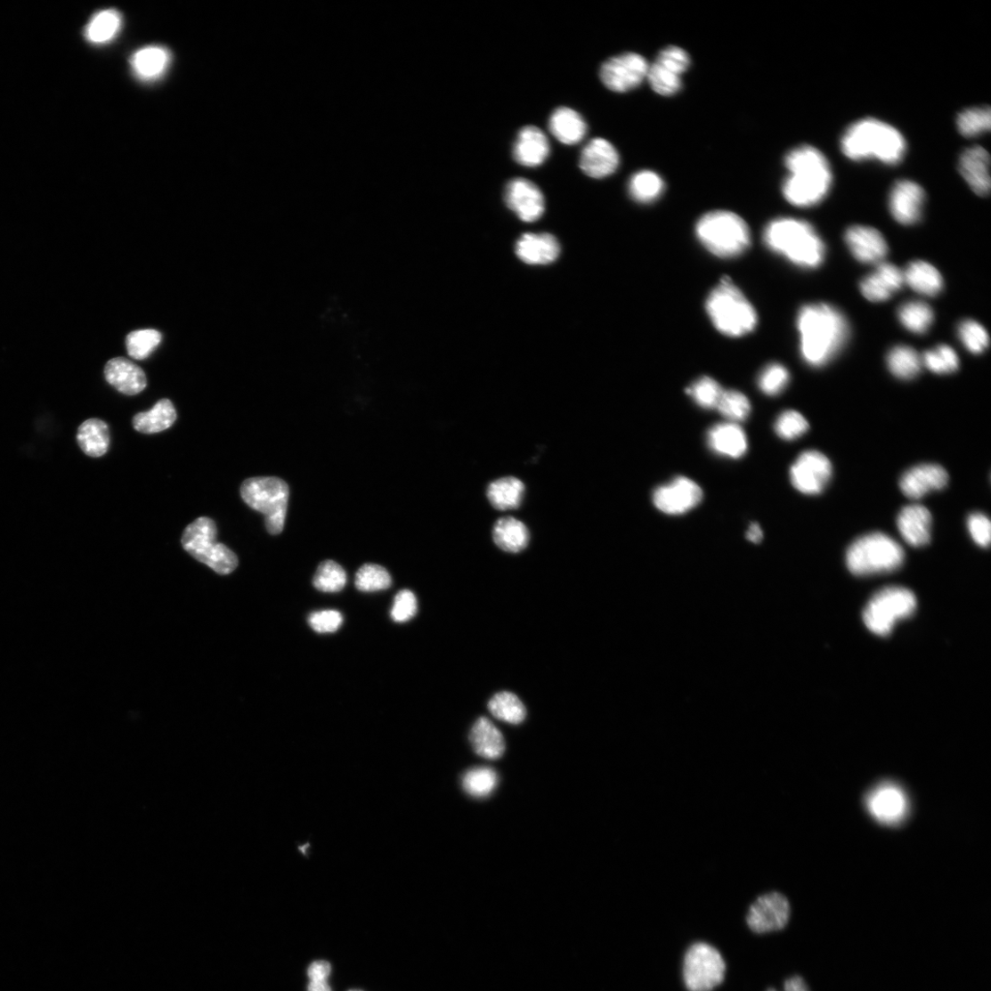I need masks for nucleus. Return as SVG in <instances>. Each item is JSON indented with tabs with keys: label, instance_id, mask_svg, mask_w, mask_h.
<instances>
[{
	"label": "nucleus",
	"instance_id": "1",
	"mask_svg": "<svg viewBox=\"0 0 991 991\" xmlns=\"http://www.w3.org/2000/svg\"><path fill=\"white\" fill-rule=\"evenodd\" d=\"M800 353L810 367L828 364L847 344L850 329L845 315L832 305L818 304L802 307L797 319Z\"/></svg>",
	"mask_w": 991,
	"mask_h": 991
},
{
	"label": "nucleus",
	"instance_id": "2",
	"mask_svg": "<svg viewBox=\"0 0 991 991\" xmlns=\"http://www.w3.org/2000/svg\"><path fill=\"white\" fill-rule=\"evenodd\" d=\"M790 175L783 192L792 205L805 207L819 204L829 193L833 175L824 155L816 147L802 145L786 156Z\"/></svg>",
	"mask_w": 991,
	"mask_h": 991
},
{
	"label": "nucleus",
	"instance_id": "3",
	"mask_svg": "<svg viewBox=\"0 0 991 991\" xmlns=\"http://www.w3.org/2000/svg\"><path fill=\"white\" fill-rule=\"evenodd\" d=\"M841 149L853 161L875 159L892 166L903 160L906 142L893 126L876 118H864L846 131Z\"/></svg>",
	"mask_w": 991,
	"mask_h": 991
},
{
	"label": "nucleus",
	"instance_id": "4",
	"mask_svg": "<svg viewBox=\"0 0 991 991\" xmlns=\"http://www.w3.org/2000/svg\"><path fill=\"white\" fill-rule=\"evenodd\" d=\"M764 242L774 253L806 269L820 266L825 257V246L815 228L794 218H778L764 231Z\"/></svg>",
	"mask_w": 991,
	"mask_h": 991
},
{
	"label": "nucleus",
	"instance_id": "5",
	"mask_svg": "<svg viewBox=\"0 0 991 991\" xmlns=\"http://www.w3.org/2000/svg\"><path fill=\"white\" fill-rule=\"evenodd\" d=\"M706 311L719 332L729 337L746 336L758 324L755 308L728 278L712 289L706 300Z\"/></svg>",
	"mask_w": 991,
	"mask_h": 991
},
{
	"label": "nucleus",
	"instance_id": "6",
	"mask_svg": "<svg viewBox=\"0 0 991 991\" xmlns=\"http://www.w3.org/2000/svg\"><path fill=\"white\" fill-rule=\"evenodd\" d=\"M701 244L720 258H735L751 245V233L746 223L727 210H714L703 215L696 225Z\"/></svg>",
	"mask_w": 991,
	"mask_h": 991
},
{
	"label": "nucleus",
	"instance_id": "7",
	"mask_svg": "<svg viewBox=\"0 0 991 991\" xmlns=\"http://www.w3.org/2000/svg\"><path fill=\"white\" fill-rule=\"evenodd\" d=\"M905 551L894 539L882 532L865 534L850 546L847 565L857 576H869L894 572L902 566Z\"/></svg>",
	"mask_w": 991,
	"mask_h": 991
},
{
	"label": "nucleus",
	"instance_id": "8",
	"mask_svg": "<svg viewBox=\"0 0 991 991\" xmlns=\"http://www.w3.org/2000/svg\"><path fill=\"white\" fill-rule=\"evenodd\" d=\"M244 501L265 518L270 534L277 535L285 527L289 489L284 480L275 476L248 478L241 487Z\"/></svg>",
	"mask_w": 991,
	"mask_h": 991
},
{
	"label": "nucleus",
	"instance_id": "9",
	"mask_svg": "<svg viewBox=\"0 0 991 991\" xmlns=\"http://www.w3.org/2000/svg\"><path fill=\"white\" fill-rule=\"evenodd\" d=\"M217 526L214 520L200 517L191 524L183 536L184 549L198 561L221 575L234 572L237 556L223 544L217 542Z\"/></svg>",
	"mask_w": 991,
	"mask_h": 991
},
{
	"label": "nucleus",
	"instance_id": "10",
	"mask_svg": "<svg viewBox=\"0 0 991 991\" xmlns=\"http://www.w3.org/2000/svg\"><path fill=\"white\" fill-rule=\"evenodd\" d=\"M917 607L914 594L905 588H886L869 600L863 620L873 634L881 637L891 633L895 624L913 615Z\"/></svg>",
	"mask_w": 991,
	"mask_h": 991
},
{
	"label": "nucleus",
	"instance_id": "11",
	"mask_svg": "<svg viewBox=\"0 0 991 991\" xmlns=\"http://www.w3.org/2000/svg\"><path fill=\"white\" fill-rule=\"evenodd\" d=\"M726 973V961L714 946L697 942L686 951L682 976L687 991H712L725 981Z\"/></svg>",
	"mask_w": 991,
	"mask_h": 991
},
{
	"label": "nucleus",
	"instance_id": "12",
	"mask_svg": "<svg viewBox=\"0 0 991 991\" xmlns=\"http://www.w3.org/2000/svg\"><path fill=\"white\" fill-rule=\"evenodd\" d=\"M650 65L639 53H625L607 60L599 77L612 92L624 93L638 87L646 79Z\"/></svg>",
	"mask_w": 991,
	"mask_h": 991
},
{
	"label": "nucleus",
	"instance_id": "13",
	"mask_svg": "<svg viewBox=\"0 0 991 991\" xmlns=\"http://www.w3.org/2000/svg\"><path fill=\"white\" fill-rule=\"evenodd\" d=\"M791 916L789 899L783 893L772 891L759 896L750 906L745 922L753 933L765 935L784 930Z\"/></svg>",
	"mask_w": 991,
	"mask_h": 991
},
{
	"label": "nucleus",
	"instance_id": "14",
	"mask_svg": "<svg viewBox=\"0 0 991 991\" xmlns=\"http://www.w3.org/2000/svg\"><path fill=\"white\" fill-rule=\"evenodd\" d=\"M832 473L830 460L824 454L810 450L802 453L792 465L791 480L800 492L817 495L828 485Z\"/></svg>",
	"mask_w": 991,
	"mask_h": 991
},
{
	"label": "nucleus",
	"instance_id": "15",
	"mask_svg": "<svg viewBox=\"0 0 991 991\" xmlns=\"http://www.w3.org/2000/svg\"><path fill=\"white\" fill-rule=\"evenodd\" d=\"M703 498L701 487L685 476H678L658 487L653 494L654 506L666 515H684L697 507Z\"/></svg>",
	"mask_w": 991,
	"mask_h": 991
},
{
	"label": "nucleus",
	"instance_id": "16",
	"mask_svg": "<svg viewBox=\"0 0 991 991\" xmlns=\"http://www.w3.org/2000/svg\"><path fill=\"white\" fill-rule=\"evenodd\" d=\"M866 808L876 821L884 824L902 823L908 812V800L899 787L883 784L866 797Z\"/></svg>",
	"mask_w": 991,
	"mask_h": 991
},
{
	"label": "nucleus",
	"instance_id": "17",
	"mask_svg": "<svg viewBox=\"0 0 991 991\" xmlns=\"http://www.w3.org/2000/svg\"><path fill=\"white\" fill-rule=\"evenodd\" d=\"M504 199L507 206L524 222H535L545 212L542 191L525 178L510 180L506 186Z\"/></svg>",
	"mask_w": 991,
	"mask_h": 991
},
{
	"label": "nucleus",
	"instance_id": "18",
	"mask_svg": "<svg viewBox=\"0 0 991 991\" xmlns=\"http://www.w3.org/2000/svg\"><path fill=\"white\" fill-rule=\"evenodd\" d=\"M925 194L922 188L911 180H900L889 194V209L893 218L904 225H913L922 217Z\"/></svg>",
	"mask_w": 991,
	"mask_h": 991
},
{
	"label": "nucleus",
	"instance_id": "19",
	"mask_svg": "<svg viewBox=\"0 0 991 991\" xmlns=\"http://www.w3.org/2000/svg\"><path fill=\"white\" fill-rule=\"evenodd\" d=\"M948 483V474L944 467L935 464L916 466L900 478L899 487L910 499L919 500L930 492L944 489Z\"/></svg>",
	"mask_w": 991,
	"mask_h": 991
},
{
	"label": "nucleus",
	"instance_id": "20",
	"mask_svg": "<svg viewBox=\"0 0 991 991\" xmlns=\"http://www.w3.org/2000/svg\"><path fill=\"white\" fill-rule=\"evenodd\" d=\"M620 156L614 145L604 138H595L583 148L580 167L588 176L600 179L616 172Z\"/></svg>",
	"mask_w": 991,
	"mask_h": 991
},
{
	"label": "nucleus",
	"instance_id": "21",
	"mask_svg": "<svg viewBox=\"0 0 991 991\" xmlns=\"http://www.w3.org/2000/svg\"><path fill=\"white\" fill-rule=\"evenodd\" d=\"M847 245L854 257L864 264H881L888 254L883 235L876 229L856 225L846 232Z\"/></svg>",
	"mask_w": 991,
	"mask_h": 991
},
{
	"label": "nucleus",
	"instance_id": "22",
	"mask_svg": "<svg viewBox=\"0 0 991 991\" xmlns=\"http://www.w3.org/2000/svg\"><path fill=\"white\" fill-rule=\"evenodd\" d=\"M902 270L889 263L879 264L875 272L865 277L860 283L864 296L873 303L887 302L905 285Z\"/></svg>",
	"mask_w": 991,
	"mask_h": 991
},
{
	"label": "nucleus",
	"instance_id": "23",
	"mask_svg": "<svg viewBox=\"0 0 991 991\" xmlns=\"http://www.w3.org/2000/svg\"><path fill=\"white\" fill-rule=\"evenodd\" d=\"M513 155L515 160L523 167H540L550 155L548 138L538 127L525 126L518 133Z\"/></svg>",
	"mask_w": 991,
	"mask_h": 991
},
{
	"label": "nucleus",
	"instance_id": "24",
	"mask_svg": "<svg viewBox=\"0 0 991 991\" xmlns=\"http://www.w3.org/2000/svg\"><path fill=\"white\" fill-rule=\"evenodd\" d=\"M932 522V516L929 509L924 506L914 504L900 510L897 525L900 534L910 546L921 548L930 542Z\"/></svg>",
	"mask_w": 991,
	"mask_h": 991
},
{
	"label": "nucleus",
	"instance_id": "25",
	"mask_svg": "<svg viewBox=\"0 0 991 991\" xmlns=\"http://www.w3.org/2000/svg\"><path fill=\"white\" fill-rule=\"evenodd\" d=\"M990 158L987 150L981 146L969 148L961 155L958 169L979 196L985 197L990 191Z\"/></svg>",
	"mask_w": 991,
	"mask_h": 991
},
{
	"label": "nucleus",
	"instance_id": "26",
	"mask_svg": "<svg viewBox=\"0 0 991 991\" xmlns=\"http://www.w3.org/2000/svg\"><path fill=\"white\" fill-rule=\"evenodd\" d=\"M105 378L118 392L134 396L142 392L147 386V379L143 370L131 360L124 357H116L107 363L105 367Z\"/></svg>",
	"mask_w": 991,
	"mask_h": 991
},
{
	"label": "nucleus",
	"instance_id": "27",
	"mask_svg": "<svg viewBox=\"0 0 991 991\" xmlns=\"http://www.w3.org/2000/svg\"><path fill=\"white\" fill-rule=\"evenodd\" d=\"M707 443L715 454L733 459L743 457L748 448L745 433L735 423L712 426L707 434Z\"/></svg>",
	"mask_w": 991,
	"mask_h": 991
},
{
	"label": "nucleus",
	"instance_id": "28",
	"mask_svg": "<svg viewBox=\"0 0 991 991\" xmlns=\"http://www.w3.org/2000/svg\"><path fill=\"white\" fill-rule=\"evenodd\" d=\"M516 255L529 264H548L557 259L560 247L548 233L524 234L516 244Z\"/></svg>",
	"mask_w": 991,
	"mask_h": 991
},
{
	"label": "nucleus",
	"instance_id": "29",
	"mask_svg": "<svg viewBox=\"0 0 991 991\" xmlns=\"http://www.w3.org/2000/svg\"><path fill=\"white\" fill-rule=\"evenodd\" d=\"M170 62V52L159 45L143 47L134 53L131 58L134 74L143 81H153L161 77L167 70Z\"/></svg>",
	"mask_w": 991,
	"mask_h": 991
},
{
	"label": "nucleus",
	"instance_id": "30",
	"mask_svg": "<svg viewBox=\"0 0 991 991\" xmlns=\"http://www.w3.org/2000/svg\"><path fill=\"white\" fill-rule=\"evenodd\" d=\"M475 752L489 759H500L505 751V740L500 731L486 717L475 720L469 735Z\"/></svg>",
	"mask_w": 991,
	"mask_h": 991
},
{
	"label": "nucleus",
	"instance_id": "31",
	"mask_svg": "<svg viewBox=\"0 0 991 991\" xmlns=\"http://www.w3.org/2000/svg\"><path fill=\"white\" fill-rule=\"evenodd\" d=\"M549 130L562 143L573 145L585 137L588 126L578 111L567 107H560L551 114Z\"/></svg>",
	"mask_w": 991,
	"mask_h": 991
},
{
	"label": "nucleus",
	"instance_id": "32",
	"mask_svg": "<svg viewBox=\"0 0 991 991\" xmlns=\"http://www.w3.org/2000/svg\"><path fill=\"white\" fill-rule=\"evenodd\" d=\"M492 538L500 550L518 554L528 548L531 535L528 527L522 521L508 516L496 522Z\"/></svg>",
	"mask_w": 991,
	"mask_h": 991
},
{
	"label": "nucleus",
	"instance_id": "33",
	"mask_svg": "<svg viewBox=\"0 0 991 991\" xmlns=\"http://www.w3.org/2000/svg\"><path fill=\"white\" fill-rule=\"evenodd\" d=\"M524 494L525 485L516 476L496 479L487 488V498L491 505L501 512L520 508Z\"/></svg>",
	"mask_w": 991,
	"mask_h": 991
},
{
	"label": "nucleus",
	"instance_id": "34",
	"mask_svg": "<svg viewBox=\"0 0 991 991\" xmlns=\"http://www.w3.org/2000/svg\"><path fill=\"white\" fill-rule=\"evenodd\" d=\"M77 440L86 456L101 458L108 452L110 447L109 427L100 418H89L79 426Z\"/></svg>",
	"mask_w": 991,
	"mask_h": 991
},
{
	"label": "nucleus",
	"instance_id": "35",
	"mask_svg": "<svg viewBox=\"0 0 991 991\" xmlns=\"http://www.w3.org/2000/svg\"><path fill=\"white\" fill-rule=\"evenodd\" d=\"M904 275L905 282L914 291L924 296H937L944 287L943 278L938 270L924 261L911 263Z\"/></svg>",
	"mask_w": 991,
	"mask_h": 991
},
{
	"label": "nucleus",
	"instance_id": "36",
	"mask_svg": "<svg viewBox=\"0 0 991 991\" xmlns=\"http://www.w3.org/2000/svg\"><path fill=\"white\" fill-rule=\"evenodd\" d=\"M176 419V410L171 401H159L152 410L136 414L133 418L134 428L142 434H158L169 429Z\"/></svg>",
	"mask_w": 991,
	"mask_h": 991
},
{
	"label": "nucleus",
	"instance_id": "37",
	"mask_svg": "<svg viewBox=\"0 0 991 991\" xmlns=\"http://www.w3.org/2000/svg\"><path fill=\"white\" fill-rule=\"evenodd\" d=\"M122 25L123 17L118 11H102L88 22L85 37L88 42L95 45L107 44L116 37Z\"/></svg>",
	"mask_w": 991,
	"mask_h": 991
},
{
	"label": "nucleus",
	"instance_id": "38",
	"mask_svg": "<svg viewBox=\"0 0 991 991\" xmlns=\"http://www.w3.org/2000/svg\"><path fill=\"white\" fill-rule=\"evenodd\" d=\"M665 191L662 177L651 170H642L630 177L628 191L632 199L647 204L658 199Z\"/></svg>",
	"mask_w": 991,
	"mask_h": 991
},
{
	"label": "nucleus",
	"instance_id": "39",
	"mask_svg": "<svg viewBox=\"0 0 991 991\" xmlns=\"http://www.w3.org/2000/svg\"><path fill=\"white\" fill-rule=\"evenodd\" d=\"M887 364L889 371L896 378L910 380L916 378L921 372L922 360L914 348L899 345L889 351Z\"/></svg>",
	"mask_w": 991,
	"mask_h": 991
},
{
	"label": "nucleus",
	"instance_id": "40",
	"mask_svg": "<svg viewBox=\"0 0 991 991\" xmlns=\"http://www.w3.org/2000/svg\"><path fill=\"white\" fill-rule=\"evenodd\" d=\"M488 709L496 719L509 725L522 724L527 714L522 700L510 692H500L493 695L488 703Z\"/></svg>",
	"mask_w": 991,
	"mask_h": 991
},
{
	"label": "nucleus",
	"instance_id": "41",
	"mask_svg": "<svg viewBox=\"0 0 991 991\" xmlns=\"http://www.w3.org/2000/svg\"><path fill=\"white\" fill-rule=\"evenodd\" d=\"M898 317L910 332L923 335L934 322L932 308L922 302H909L898 311Z\"/></svg>",
	"mask_w": 991,
	"mask_h": 991
},
{
	"label": "nucleus",
	"instance_id": "42",
	"mask_svg": "<svg viewBox=\"0 0 991 991\" xmlns=\"http://www.w3.org/2000/svg\"><path fill=\"white\" fill-rule=\"evenodd\" d=\"M498 785L497 773L490 768H475L468 770L462 778L464 791L475 798H485L492 793Z\"/></svg>",
	"mask_w": 991,
	"mask_h": 991
},
{
	"label": "nucleus",
	"instance_id": "43",
	"mask_svg": "<svg viewBox=\"0 0 991 991\" xmlns=\"http://www.w3.org/2000/svg\"><path fill=\"white\" fill-rule=\"evenodd\" d=\"M347 582L345 569L333 560L322 562L313 578V586L325 593H337L344 589Z\"/></svg>",
	"mask_w": 991,
	"mask_h": 991
},
{
	"label": "nucleus",
	"instance_id": "44",
	"mask_svg": "<svg viewBox=\"0 0 991 991\" xmlns=\"http://www.w3.org/2000/svg\"><path fill=\"white\" fill-rule=\"evenodd\" d=\"M957 129L961 134L971 138L990 130V109L972 108L961 112L956 119Z\"/></svg>",
	"mask_w": 991,
	"mask_h": 991
},
{
	"label": "nucleus",
	"instance_id": "45",
	"mask_svg": "<svg viewBox=\"0 0 991 991\" xmlns=\"http://www.w3.org/2000/svg\"><path fill=\"white\" fill-rule=\"evenodd\" d=\"M393 579L387 570L376 564H366L360 567L355 576V587L363 592H377L392 586Z\"/></svg>",
	"mask_w": 991,
	"mask_h": 991
},
{
	"label": "nucleus",
	"instance_id": "46",
	"mask_svg": "<svg viewBox=\"0 0 991 991\" xmlns=\"http://www.w3.org/2000/svg\"><path fill=\"white\" fill-rule=\"evenodd\" d=\"M724 389L710 377H703L686 388V394L702 408L716 409Z\"/></svg>",
	"mask_w": 991,
	"mask_h": 991
},
{
	"label": "nucleus",
	"instance_id": "47",
	"mask_svg": "<svg viewBox=\"0 0 991 991\" xmlns=\"http://www.w3.org/2000/svg\"><path fill=\"white\" fill-rule=\"evenodd\" d=\"M162 341V335L157 329H138L126 338L129 355L136 360H143L153 353Z\"/></svg>",
	"mask_w": 991,
	"mask_h": 991
},
{
	"label": "nucleus",
	"instance_id": "48",
	"mask_svg": "<svg viewBox=\"0 0 991 991\" xmlns=\"http://www.w3.org/2000/svg\"><path fill=\"white\" fill-rule=\"evenodd\" d=\"M922 360V364L930 371L938 375L952 374L959 368V359L955 351L945 345L927 351Z\"/></svg>",
	"mask_w": 991,
	"mask_h": 991
},
{
	"label": "nucleus",
	"instance_id": "49",
	"mask_svg": "<svg viewBox=\"0 0 991 991\" xmlns=\"http://www.w3.org/2000/svg\"><path fill=\"white\" fill-rule=\"evenodd\" d=\"M716 409L731 422H743L750 414L751 404L746 396L737 390H724Z\"/></svg>",
	"mask_w": 991,
	"mask_h": 991
},
{
	"label": "nucleus",
	"instance_id": "50",
	"mask_svg": "<svg viewBox=\"0 0 991 991\" xmlns=\"http://www.w3.org/2000/svg\"><path fill=\"white\" fill-rule=\"evenodd\" d=\"M646 79L651 87L661 96H673L682 87L681 76H678L655 63L649 67Z\"/></svg>",
	"mask_w": 991,
	"mask_h": 991
},
{
	"label": "nucleus",
	"instance_id": "51",
	"mask_svg": "<svg viewBox=\"0 0 991 991\" xmlns=\"http://www.w3.org/2000/svg\"><path fill=\"white\" fill-rule=\"evenodd\" d=\"M790 382L788 370L778 363L767 366L759 374L758 384L768 396H776L784 392Z\"/></svg>",
	"mask_w": 991,
	"mask_h": 991
},
{
	"label": "nucleus",
	"instance_id": "52",
	"mask_svg": "<svg viewBox=\"0 0 991 991\" xmlns=\"http://www.w3.org/2000/svg\"><path fill=\"white\" fill-rule=\"evenodd\" d=\"M958 336L961 342L972 353H983L989 345V337L985 328L972 320H966L960 323Z\"/></svg>",
	"mask_w": 991,
	"mask_h": 991
},
{
	"label": "nucleus",
	"instance_id": "53",
	"mask_svg": "<svg viewBox=\"0 0 991 991\" xmlns=\"http://www.w3.org/2000/svg\"><path fill=\"white\" fill-rule=\"evenodd\" d=\"M808 430L806 418L796 410H786L780 414L775 423L776 434L782 439L792 441L802 436Z\"/></svg>",
	"mask_w": 991,
	"mask_h": 991
},
{
	"label": "nucleus",
	"instance_id": "54",
	"mask_svg": "<svg viewBox=\"0 0 991 991\" xmlns=\"http://www.w3.org/2000/svg\"><path fill=\"white\" fill-rule=\"evenodd\" d=\"M654 63L678 76H682L690 66V57L680 47L668 46L659 53Z\"/></svg>",
	"mask_w": 991,
	"mask_h": 991
},
{
	"label": "nucleus",
	"instance_id": "55",
	"mask_svg": "<svg viewBox=\"0 0 991 991\" xmlns=\"http://www.w3.org/2000/svg\"><path fill=\"white\" fill-rule=\"evenodd\" d=\"M418 612V600L414 593L409 589L400 591L394 598L390 616L398 623L407 622Z\"/></svg>",
	"mask_w": 991,
	"mask_h": 991
},
{
	"label": "nucleus",
	"instance_id": "56",
	"mask_svg": "<svg viewBox=\"0 0 991 991\" xmlns=\"http://www.w3.org/2000/svg\"><path fill=\"white\" fill-rule=\"evenodd\" d=\"M308 622L319 634L336 633L344 622L341 613L335 610L315 612L309 616Z\"/></svg>",
	"mask_w": 991,
	"mask_h": 991
},
{
	"label": "nucleus",
	"instance_id": "57",
	"mask_svg": "<svg viewBox=\"0 0 991 991\" xmlns=\"http://www.w3.org/2000/svg\"><path fill=\"white\" fill-rule=\"evenodd\" d=\"M968 528L975 543L981 548L990 544L991 525L989 519L983 514H972L968 519Z\"/></svg>",
	"mask_w": 991,
	"mask_h": 991
},
{
	"label": "nucleus",
	"instance_id": "58",
	"mask_svg": "<svg viewBox=\"0 0 991 991\" xmlns=\"http://www.w3.org/2000/svg\"><path fill=\"white\" fill-rule=\"evenodd\" d=\"M332 971V967L327 961H315L308 969V977L311 981H327Z\"/></svg>",
	"mask_w": 991,
	"mask_h": 991
},
{
	"label": "nucleus",
	"instance_id": "59",
	"mask_svg": "<svg viewBox=\"0 0 991 991\" xmlns=\"http://www.w3.org/2000/svg\"><path fill=\"white\" fill-rule=\"evenodd\" d=\"M767 991L776 990L770 987ZM784 991H810V989L805 979L802 977L796 975L785 980L784 984Z\"/></svg>",
	"mask_w": 991,
	"mask_h": 991
},
{
	"label": "nucleus",
	"instance_id": "60",
	"mask_svg": "<svg viewBox=\"0 0 991 991\" xmlns=\"http://www.w3.org/2000/svg\"><path fill=\"white\" fill-rule=\"evenodd\" d=\"M763 536L764 534L761 527L758 524H751L746 532L747 540L754 544H760L762 542Z\"/></svg>",
	"mask_w": 991,
	"mask_h": 991
},
{
	"label": "nucleus",
	"instance_id": "61",
	"mask_svg": "<svg viewBox=\"0 0 991 991\" xmlns=\"http://www.w3.org/2000/svg\"><path fill=\"white\" fill-rule=\"evenodd\" d=\"M308 991H332L327 981H311Z\"/></svg>",
	"mask_w": 991,
	"mask_h": 991
},
{
	"label": "nucleus",
	"instance_id": "62",
	"mask_svg": "<svg viewBox=\"0 0 991 991\" xmlns=\"http://www.w3.org/2000/svg\"><path fill=\"white\" fill-rule=\"evenodd\" d=\"M349 991H364V990H360V989H351V990H349Z\"/></svg>",
	"mask_w": 991,
	"mask_h": 991
}]
</instances>
